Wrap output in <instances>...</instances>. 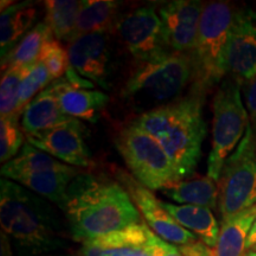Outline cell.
Returning a JSON list of instances; mask_svg holds the SVG:
<instances>
[{
	"instance_id": "28",
	"label": "cell",
	"mask_w": 256,
	"mask_h": 256,
	"mask_svg": "<svg viewBox=\"0 0 256 256\" xmlns=\"http://www.w3.org/2000/svg\"><path fill=\"white\" fill-rule=\"evenodd\" d=\"M20 119L22 116L19 115H12L0 120V162L2 165L16 158L24 147L26 136L22 127Z\"/></svg>"
},
{
	"instance_id": "1",
	"label": "cell",
	"mask_w": 256,
	"mask_h": 256,
	"mask_svg": "<svg viewBox=\"0 0 256 256\" xmlns=\"http://www.w3.org/2000/svg\"><path fill=\"white\" fill-rule=\"evenodd\" d=\"M62 211L70 238L81 243L142 222L120 182L90 172H82L72 182Z\"/></svg>"
},
{
	"instance_id": "20",
	"label": "cell",
	"mask_w": 256,
	"mask_h": 256,
	"mask_svg": "<svg viewBox=\"0 0 256 256\" xmlns=\"http://www.w3.org/2000/svg\"><path fill=\"white\" fill-rule=\"evenodd\" d=\"M162 192L170 200L184 206H203L211 210L218 206V182L208 176L177 182L162 188Z\"/></svg>"
},
{
	"instance_id": "9",
	"label": "cell",
	"mask_w": 256,
	"mask_h": 256,
	"mask_svg": "<svg viewBox=\"0 0 256 256\" xmlns=\"http://www.w3.org/2000/svg\"><path fill=\"white\" fill-rule=\"evenodd\" d=\"M116 30L128 52L139 63L162 57L171 51L154 6H142L119 19Z\"/></svg>"
},
{
	"instance_id": "2",
	"label": "cell",
	"mask_w": 256,
	"mask_h": 256,
	"mask_svg": "<svg viewBox=\"0 0 256 256\" xmlns=\"http://www.w3.org/2000/svg\"><path fill=\"white\" fill-rule=\"evenodd\" d=\"M0 224L19 256L68 248L66 228L50 202L5 178L0 179Z\"/></svg>"
},
{
	"instance_id": "17",
	"label": "cell",
	"mask_w": 256,
	"mask_h": 256,
	"mask_svg": "<svg viewBox=\"0 0 256 256\" xmlns=\"http://www.w3.org/2000/svg\"><path fill=\"white\" fill-rule=\"evenodd\" d=\"M162 204L179 226L196 235L208 247L214 248L217 244L220 226L212 210L196 206H176L166 202Z\"/></svg>"
},
{
	"instance_id": "32",
	"label": "cell",
	"mask_w": 256,
	"mask_h": 256,
	"mask_svg": "<svg viewBox=\"0 0 256 256\" xmlns=\"http://www.w3.org/2000/svg\"><path fill=\"white\" fill-rule=\"evenodd\" d=\"M156 244L158 247L159 256H184L177 246L164 241L156 235Z\"/></svg>"
},
{
	"instance_id": "25",
	"label": "cell",
	"mask_w": 256,
	"mask_h": 256,
	"mask_svg": "<svg viewBox=\"0 0 256 256\" xmlns=\"http://www.w3.org/2000/svg\"><path fill=\"white\" fill-rule=\"evenodd\" d=\"M52 38H55L52 31L46 22L37 24L12 50V52L2 60V72L10 66H32L38 63L44 44Z\"/></svg>"
},
{
	"instance_id": "34",
	"label": "cell",
	"mask_w": 256,
	"mask_h": 256,
	"mask_svg": "<svg viewBox=\"0 0 256 256\" xmlns=\"http://www.w3.org/2000/svg\"><path fill=\"white\" fill-rule=\"evenodd\" d=\"M80 255L81 256H106V252L104 249L95 244L94 242L86 241L82 243L81 250H80Z\"/></svg>"
},
{
	"instance_id": "5",
	"label": "cell",
	"mask_w": 256,
	"mask_h": 256,
	"mask_svg": "<svg viewBox=\"0 0 256 256\" xmlns=\"http://www.w3.org/2000/svg\"><path fill=\"white\" fill-rule=\"evenodd\" d=\"M240 10L228 2H211L204 5L194 50V89L206 90L228 76V48L232 30Z\"/></svg>"
},
{
	"instance_id": "31",
	"label": "cell",
	"mask_w": 256,
	"mask_h": 256,
	"mask_svg": "<svg viewBox=\"0 0 256 256\" xmlns=\"http://www.w3.org/2000/svg\"><path fill=\"white\" fill-rule=\"evenodd\" d=\"M246 95V107L249 114L250 127L256 133V78L250 83H248L244 90Z\"/></svg>"
},
{
	"instance_id": "24",
	"label": "cell",
	"mask_w": 256,
	"mask_h": 256,
	"mask_svg": "<svg viewBox=\"0 0 256 256\" xmlns=\"http://www.w3.org/2000/svg\"><path fill=\"white\" fill-rule=\"evenodd\" d=\"M82 2L76 0H48L46 8V23L52 31L55 40L70 43L76 34V25Z\"/></svg>"
},
{
	"instance_id": "14",
	"label": "cell",
	"mask_w": 256,
	"mask_h": 256,
	"mask_svg": "<svg viewBox=\"0 0 256 256\" xmlns=\"http://www.w3.org/2000/svg\"><path fill=\"white\" fill-rule=\"evenodd\" d=\"M254 14L240 10L232 30L228 48L229 78L241 84L256 78V23Z\"/></svg>"
},
{
	"instance_id": "8",
	"label": "cell",
	"mask_w": 256,
	"mask_h": 256,
	"mask_svg": "<svg viewBox=\"0 0 256 256\" xmlns=\"http://www.w3.org/2000/svg\"><path fill=\"white\" fill-rule=\"evenodd\" d=\"M218 186L222 222L256 206V133L250 124L224 164Z\"/></svg>"
},
{
	"instance_id": "13",
	"label": "cell",
	"mask_w": 256,
	"mask_h": 256,
	"mask_svg": "<svg viewBox=\"0 0 256 256\" xmlns=\"http://www.w3.org/2000/svg\"><path fill=\"white\" fill-rule=\"evenodd\" d=\"M204 5L197 0H176L159 8L165 38L171 51L191 54L200 30Z\"/></svg>"
},
{
	"instance_id": "4",
	"label": "cell",
	"mask_w": 256,
	"mask_h": 256,
	"mask_svg": "<svg viewBox=\"0 0 256 256\" xmlns=\"http://www.w3.org/2000/svg\"><path fill=\"white\" fill-rule=\"evenodd\" d=\"M191 81L194 64L190 54L171 52L139 63L124 83L121 98L144 114L177 101Z\"/></svg>"
},
{
	"instance_id": "29",
	"label": "cell",
	"mask_w": 256,
	"mask_h": 256,
	"mask_svg": "<svg viewBox=\"0 0 256 256\" xmlns=\"http://www.w3.org/2000/svg\"><path fill=\"white\" fill-rule=\"evenodd\" d=\"M54 82L49 70L43 63L38 62L34 64L30 74L26 76L20 86L18 96L17 115H23L25 108L34 100V98L40 94L42 92L51 86Z\"/></svg>"
},
{
	"instance_id": "3",
	"label": "cell",
	"mask_w": 256,
	"mask_h": 256,
	"mask_svg": "<svg viewBox=\"0 0 256 256\" xmlns=\"http://www.w3.org/2000/svg\"><path fill=\"white\" fill-rule=\"evenodd\" d=\"M203 101L204 92L194 89L190 95L140 114L133 121L162 146L174 166L178 182L191 177L202 159L206 136Z\"/></svg>"
},
{
	"instance_id": "33",
	"label": "cell",
	"mask_w": 256,
	"mask_h": 256,
	"mask_svg": "<svg viewBox=\"0 0 256 256\" xmlns=\"http://www.w3.org/2000/svg\"><path fill=\"white\" fill-rule=\"evenodd\" d=\"M145 247H128L112 249V250H104V252L106 256H142Z\"/></svg>"
},
{
	"instance_id": "15",
	"label": "cell",
	"mask_w": 256,
	"mask_h": 256,
	"mask_svg": "<svg viewBox=\"0 0 256 256\" xmlns=\"http://www.w3.org/2000/svg\"><path fill=\"white\" fill-rule=\"evenodd\" d=\"M54 86L63 112L74 119L98 122L110 102L106 92L74 87L64 78L54 82Z\"/></svg>"
},
{
	"instance_id": "36",
	"label": "cell",
	"mask_w": 256,
	"mask_h": 256,
	"mask_svg": "<svg viewBox=\"0 0 256 256\" xmlns=\"http://www.w3.org/2000/svg\"><path fill=\"white\" fill-rule=\"evenodd\" d=\"M142 256H159L158 247L156 244V234H151V238H150V242L147 243L145 249H144Z\"/></svg>"
},
{
	"instance_id": "18",
	"label": "cell",
	"mask_w": 256,
	"mask_h": 256,
	"mask_svg": "<svg viewBox=\"0 0 256 256\" xmlns=\"http://www.w3.org/2000/svg\"><path fill=\"white\" fill-rule=\"evenodd\" d=\"M38 10L32 2L16 4L2 12L0 17V50L2 60L12 52V50L26 36L36 20Z\"/></svg>"
},
{
	"instance_id": "19",
	"label": "cell",
	"mask_w": 256,
	"mask_h": 256,
	"mask_svg": "<svg viewBox=\"0 0 256 256\" xmlns=\"http://www.w3.org/2000/svg\"><path fill=\"white\" fill-rule=\"evenodd\" d=\"M81 168H69L63 171H49L43 174L24 176L16 179L14 183L20 184L34 194L43 197L50 203H55L60 210L63 209L72 182L81 174Z\"/></svg>"
},
{
	"instance_id": "35",
	"label": "cell",
	"mask_w": 256,
	"mask_h": 256,
	"mask_svg": "<svg viewBox=\"0 0 256 256\" xmlns=\"http://www.w3.org/2000/svg\"><path fill=\"white\" fill-rule=\"evenodd\" d=\"M14 249L11 240L5 232L0 234V256H14Z\"/></svg>"
},
{
	"instance_id": "37",
	"label": "cell",
	"mask_w": 256,
	"mask_h": 256,
	"mask_svg": "<svg viewBox=\"0 0 256 256\" xmlns=\"http://www.w3.org/2000/svg\"><path fill=\"white\" fill-rule=\"evenodd\" d=\"M255 246H256V220L254 226H252L250 234H249V238L247 241V252H250Z\"/></svg>"
},
{
	"instance_id": "12",
	"label": "cell",
	"mask_w": 256,
	"mask_h": 256,
	"mask_svg": "<svg viewBox=\"0 0 256 256\" xmlns=\"http://www.w3.org/2000/svg\"><path fill=\"white\" fill-rule=\"evenodd\" d=\"M70 66L81 78L110 90V66L112 58L110 34L78 36L66 46Z\"/></svg>"
},
{
	"instance_id": "38",
	"label": "cell",
	"mask_w": 256,
	"mask_h": 256,
	"mask_svg": "<svg viewBox=\"0 0 256 256\" xmlns=\"http://www.w3.org/2000/svg\"><path fill=\"white\" fill-rule=\"evenodd\" d=\"M43 256H75L72 254H62V252H58V254H48V255H43Z\"/></svg>"
},
{
	"instance_id": "27",
	"label": "cell",
	"mask_w": 256,
	"mask_h": 256,
	"mask_svg": "<svg viewBox=\"0 0 256 256\" xmlns=\"http://www.w3.org/2000/svg\"><path fill=\"white\" fill-rule=\"evenodd\" d=\"M151 234L152 232L147 228L145 224L138 223L124 229L118 230V232L92 238L90 241L94 242L98 247L104 249V250L128 247H145L150 242Z\"/></svg>"
},
{
	"instance_id": "40",
	"label": "cell",
	"mask_w": 256,
	"mask_h": 256,
	"mask_svg": "<svg viewBox=\"0 0 256 256\" xmlns=\"http://www.w3.org/2000/svg\"><path fill=\"white\" fill-rule=\"evenodd\" d=\"M250 252H256V246H255V247H254V248H252V250H250Z\"/></svg>"
},
{
	"instance_id": "21",
	"label": "cell",
	"mask_w": 256,
	"mask_h": 256,
	"mask_svg": "<svg viewBox=\"0 0 256 256\" xmlns=\"http://www.w3.org/2000/svg\"><path fill=\"white\" fill-rule=\"evenodd\" d=\"M256 220V206L222 222L214 256H244L247 241Z\"/></svg>"
},
{
	"instance_id": "39",
	"label": "cell",
	"mask_w": 256,
	"mask_h": 256,
	"mask_svg": "<svg viewBox=\"0 0 256 256\" xmlns=\"http://www.w3.org/2000/svg\"><path fill=\"white\" fill-rule=\"evenodd\" d=\"M244 256H256V252H248Z\"/></svg>"
},
{
	"instance_id": "23",
	"label": "cell",
	"mask_w": 256,
	"mask_h": 256,
	"mask_svg": "<svg viewBox=\"0 0 256 256\" xmlns=\"http://www.w3.org/2000/svg\"><path fill=\"white\" fill-rule=\"evenodd\" d=\"M120 2L113 0H83L75 38L83 34H110L119 22Z\"/></svg>"
},
{
	"instance_id": "26",
	"label": "cell",
	"mask_w": 256,
	"mask_h": 256,
	"mask_svg": "<svg viewBox=\"0 0 256 256\" xmlns=\"http://www.w3.org/2000/svg\"><path fill=\"white\" fill-rule=\"evenodd\" d=\"M34 66V64H32V66H10L5 72H2V82H0V115H2V118L17 115L20 86Z\"/></svg>"
},
{
	"instance_id": "10",
	"label": "cell",
	"mask_w": 256,
	"mask_h": 256,
	"mask_svg": "<svg viewBox=\"0 0 256 256\" xmlns=\"http://www.w3.org/2000/svg\"><path fill=\"white\" fill-rule=\"evenodd\" d=\"M116 174L153 234L179 247L200 241L196 235L179 226L177 220L162 206V200H156L151 190L140 184L133 176H128L121 170H118Z\"/></svg>"
},
{
	"instance_id": "16",
	"label": "cell",
	"mask_w": 256,
	"mask_h": 256,
	"mask_svg": "<svg viewBox=\"0 0 256 256\" xmlns=\"http://www.w3.org/2000/svg\"><path fill=\"white\" fill-rule=\"evenodd\" d=\"M72 120L74 118L64 113L60 107L52 82L25 108L20 122L25 136H32Z\"/></svg>"
},
{
	"instance_id": "22",
	"label": "cell",
	"mask_w": 256,
	"mask_h": 256,
	"mask_svg": "<svg viewBox=\"0 0 256 256\" xmlns=\"http://www.w3.org/2000/svg\"><path fill=\"white\" fill-rule=\"evenodd\" d=\"M72 166L64 164L51 156L48 153L40 151L30 144H24V147L19 154L2 166V178L14 182L16 179L24 176L43 174L49 171H63Z\"/></svg>"
},
{
	"instance_id": "30",
	"label": "cell",
	"mask_w": 256,
	"mask_h": 256,
	"mask_svg": "<svg viewBox=\"0 0 256 256\" xmlns=\"http://www.w3.org/2000/svg\"><path fill=\"white\" fill-rule=\"evenodd\" d=\"M38 62L43 63L46 66L54 82L62 80L70 68L68 50L55 38L44 44Z\"/></svg>"
},
{
	"instance_id": "11",
	"label": "cell",
	"mask_w": 256,
	"mask_h": 256,
	"mask_svg": "<svg viewBox=\"0 0 256 256\" xmlns=\"http://www.w3.org/2000/svg\"><path fill=\"white\" fill-rule=\"evenodd\" d=\"M84 134V124L74 119L46 132L26 136V142L64 164L76 168H88L92 162Z\"/></svg>"
},
{
	"instance_id": "7",
	"label": "cell",
	"mask_w": 256,
	"mask_h": 256,
	"mask_svg": "<svg viewBox=\"0 0 256 256\" xmlns=\"http://www.w3.org/2000/svg\"><path fill=\"white\" fill-rule=\"evenodd\" d=\"M116 147L133 177L148 190L162 191L178 182L162 146L133 122L120 130Z\"/></svg>"
},
{
	"instance_id": "6",
	"label": "cell",
	"mask_w": 256,
	"mask_h": 256,
	"mask_svg": "<svg viewBox=\"0 0 256 256\" xmlns=\"http://www.w3.org/2000/svg\"><path fill=\"white\" fill-rule=\"evenodd\" d=\"M242 84L224 78L214 98L212 144L208 158V177L218 182L223 166L246 136L250 121L242 100Z\"/></svg>"
}]
</instances>
